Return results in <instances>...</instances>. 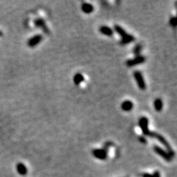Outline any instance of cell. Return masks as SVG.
<instances>
[{
	"instance_id": "obj_1",
	"label": "cell",
	"mask_w": 177,
	"mask_h": 177,
	"mask_svg": "<svg viewBox=\"0 0 177 177\" xmlns=\"http://www.w3.org/2000/svg\"><path fill=\"white\" fill-rule=\"evenodd\" d=\"M149 137H151V138H155V139H157V140H158L159 142H160V143H162V145H163L166 148V149L168 150V153H169V155H170V157H173L174 156V151L172 150V148H170V144L168 143V142L167 141V139H165V137H164L162 135H161V134H158V133L157 132H153V131H150L149 134H148V136Z\"/></svg>"
},
{
	"instance_id": "obj_2",
	"label": "cell",
	"mask_w": 177,
	"mask_h": 177,
	"mask_svg": "<svg viewBox=\"0 0 177 177\" xmlns=\"http://www.w3.org/2000/svg\"><path fill=\"white\" fill-rule=\"evenodd\" d=\"M134 77L135 81H137V86L139 88V90H145V89H146V84H145L144 77H143V75L141 72L138 70L134 71Z\"/></svg>"
},
{
	"instance_id": "obj_3",
	"label": "cell",
	"mask_w": 177,
	"mask_h": 177,
	"mask_svg": "<svg viewBox=\"0 0 177 177\" xmlns=\"http://www.w3.org/2000/svg\"><path fill=\"white\" fill-rule=\"evenodd\" d=\"M139 126L142 130L143 136H148L150 130L148 129V119L146 117H142L139 120Z\"/></svg>"
},
{
	"instance_id": "obj_4",
	"label": "cell",
	"mask_w": 177,
	"mask_h": 177,
	"mask_svg": "<svg viewBox=\"0 0 177 177\" xmlns=\"http://www.w3.org/2000/svg\"><path fill=\"white\" fill-rule=\"evenodd\" d=\"M145 58L143 55H137V56H135L134 59H129L126 61V64L127 67H132L134 66H137L138 64H143L145 61Z\"/></svg>"
},
{
	"instance_id": "obj_5",
	"label": "cell",
	"mask_w": 177,
	"mask_h": 177,
	"mask_svg": "<svg viewBox=\"0 0 177 177\" xmlns=\"http://www.w3.org/2000/svg\"><path fill=\"white\" fill-rule=\"evenodd\" d=\"M34 25L37 28H41V30H43V32L46 34H49L50 33V30L47 28L45 21L42 18H38L34 20Z\"/></svg>"
},
{
	"instance_id": "obj_6",
	"label": "cell",
	"mask_w": 177,
	"mask_h": 177,
	"mask_svg": "<svg viewBox=\"0 0 177 177\" xmlns=\"http://www.w3.org/2000/svg\"><path fill=\"white\" fill-rule=\"evenodd\" d=\"M107 151L108 149L103 147L102 149H94L92 151V155L99 160H105L107 157Z\"/></svg>"
},
{
	"instance_id": "obj_7",
	"label": "cell",
	"mask_w": 177,
	"mask_h": 177,
	"mask_svg": "<svg viewBox=\"0 0 177 177\" xmlns=\"http://www.w3.org/2000/svg\"><path fill=\"white\" fill-rule=\"evenodd\" d=\"M153 150H154V151L156 152L157 154L160 155V157H162V158L165 159V160H166V161H168V162L170 161L171 159H172V157L169 155L168 151H165V150L162 149V148H160V147L157 146V145H155V146L153 147Z\"/></svg>"
},
{
	"instance_id": "obj_8",
	"label": "cell",
	"mask_w": 177,
	"mask_h": 177,
	"mask_svg": "<svg viewBox=\"0 0 177 177\" xmlns=\"http://www.w3.org/2000/svg\"><path fill=\"white\" fill-rule=\"evenodd\" d=\"M42 39H43V36H41V35H36V36L31 37V38L28 40V45L30 47H34L36 45H38V44L42 41Z\"/></svg>"
},
{
	"instance_id": "obj_9",
	"label": "cell",
	"mask_w": 177,
	"mask_h": 177,
	"mask_svg": "<svg viewBox=\"0 0 177 177\" xmlns=\"http://www.w3.org/2000/svg\"><path fill=\"white\" fill-rule=\"evenodd\" d=\"M134 40H135V38H134V36H132V35L131 34H128L127 33V35H126V36L122 37V38H121L120 41V44L121 45H126L128 44H130L131 43V42H133Z\"/></svg>"
},
{
	"instance_id": "obj_10",
	"label": "cell",
	"mask_w": 177,
	"mask_h": 177,
	"mask_svg": "<svg viewBox=\"0 0 177 177\" xmlns=\"http://www.w3.org/2000/svg\"><path fill=\"white\" fill-rule=\"evenodd\" d=\"M99 31H100V33H101L102 34L109 36V37H111V36H112L114 35L113 30L111 28H109V27H108V26H101V27L99 28Z\"/></svg>"
},
{
	"instance_id": "obj_11",
	"label": "cell",
	"mask_w": 177,
	"mask_h": 177,
	"mask_svg": "<svg viewBox=\"0 0 177 177\" xmlns=\"http://www.w3.org/2000/svg\"><path fill=\"white\" fill-rule=\"evenodd\" d=\"M81 10L84 13L90 14L92 13L94 10V7L92 6V5L90 3H87V2H84L81 5Z\"/></svg>"
},
{
	"instance_id": "obj_12",
	"label": "cell",
	"mask_w": 177,
	"mask_h": 177,
	"mask_svg": "<svg viewBox=\"0 0 177 177\" xmlns=\"http://www.w3.org/2000/svg\"><path fill=\"white\" fill-rule=\"evenodd\" d=\"M133 107H134V104L130 100H126V101L122 102L121 104V108L125 112H129V111L132 110Z\"/></svg>"
},
{
	"instance_id": "obj_13",
	"label": "cell",
	"mask_w": 177,
	"mask_h": 177,
	"mask_svg": "<svg viewBox=\"0 0 177 177\" xmlns=\"http://www.w3.org/2000/svg\"><path fill=\"white\" fill-rule=\"evenodd\" d=\"M16 170H17L18 173L21 175H26L28 173V169H27L26 166L23 163H21V162L16 165Z\"/></svg>"
},
{
	"instance_id": "obj_14",
	"label": "cell",
	"mask_w": 177,
	"mask_h": 177,
	"mask_svg": "<svg viewBox=\"0 0 177 177\" xmlns=\"http://www.w3.org/2000/svg\"><path fill=\"white\" fill-rule=\"evenodd\" d=\"M154 108L155 110L157 112H161L162 110V108H163V103H162V100L160 99V98H157L156 100H154Z\"/></svg>"
},
{
	"instance_id": "obj_15",
	"label": "cell",
	"mask_w": 177,
	"mask_h": 177,
	"mask_svg": "<svg viewBox=\"0 0 177 177\" xmlns=\"http://www.w3.org/2000/svg\"><path fill=\"white\" fill-rule=\"evenodd\" d=\"M83 81H84V77L81 73H77L75 75L74 77H73V81L75 85L81 84Z\"/></svg>"
},
{
	"instance_id": "obj_16",
	"label": "cell",
	"mask_w": 177,
	"mask_h": 177,
	"mask_svg": "<svg viewBox=\"0 0 177 177\" xmlns=\"http://www.w3.org/2000/svg\"><path fill=\"white\" fill-rule=\"evenodd\" d=\"M114 30H115L116 32L121 36V38H122V37H124L126 35H127V33L126 32V30L120 25L115 24V25L114 26Z\"/></svg>"
},
{
	"instance_id": "obj_17",
	"label": "cell",
	"mask_w": 177,
	"mask_h": 177,
	"mask_svg": "<svg viewBox=\"0 0 177 177\" xmlns=\"http://www.w3.org/2000/svg\"><path fill=\"white\" fill-rule=\"evenodd\" d=\"M142 51V45L140 44H137L134 46V47L133 48V53L134 55L137 56V55H139L140 52Z\"/></svg>"
},
{
	"instance_id": "obj_18",
	"label": "cell",
	"mask_w": 177,
	"mask_h": 177,
	"mask_svg": "<svg viewBox=\"0 0 177 177\" xmlns=\"http://www.w3.org/2000/svg\"><path fill=\"white\" fill-rule=\"evenodd\" d=\"M169 23H170V25L175 28L176 26V18L175 16H173V17L170 18V21H169Z\"/></svg>"
},
{
	"instance_id": "obj_19",
	"label": "cell",
	"mask_w": 177,
	"mask_h": 177,
	"mask_svg": "<svg viewBox=\"0 0 177 177\" xmlns=\"http://www.w3.org/2000/svg\"><path fill=\"white\" fill-rule=\"evenodd\" d=\"M139 142H140V143H143V144H146V143H147V140H146V139H145V137L144 136L139 137Z\"/></svg>"
},
{
	"instance_id": "obj_20",
	"label": "cell",
	"mask_w": 177,
	"mask_h": 177,
	"mask_svg": "<svg viewBox=\"0 0 177 177\" xmlns=\"http://www.w3.org/2000/svg\"><path fill=\"white\" fill-rule=\"evenodd\" d=\"M143 177H153V176L150 175V174H144Z\"/></svg>"
},
{
	"instance_id": "obj_21",
	"label": "cell",
	"mask_w": 177,
	"mask_h": 177,
	"mask_svg": "<svg viewBox=\"0 0 177 177\" xmlns=\"http://www.w3.org/2000/svg\"><path fill=\"white\" fill-rule=\"evenodd\" d=\"M2 32H1V31H0V36H2Z\"/></svg>"
}]
</instances>
